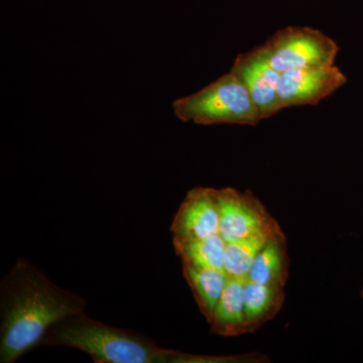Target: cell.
I'll return each instance as SVG.
<instances>
[{
	"label": "cell",
	"mask_w": 363,
	"mask_h": 363,
	"mask_svg": "<svg viewBox=\"0 0 363 363\" xmlns=\"http://www.w3.org/2000/svg\"><path fill=\"white\" fill-rule=\"evenodd\" d=\"M285 300V286L245 281V314L247 333H252L276 316Z\"/></svg>",
	"instance_id": "cell-11"
},
{
	"label": "cell",
	"mask_w": 363,
	"mask_h": 363,
	"mask_svg": "<svg viewBox=\"0 0 363 363\" xmlns=\"http://www.w3.org/2000/svg\"><path fill=\"white\" fill-rule=\"evenodd\" d=\"M279 230L281 227L271 233H262L247 240L227 243L224 255V271L227 276L230 278L247 279L248 272L252 269L255 257L266 245L267 240Z\"/></svg>",
	"instance_id": "cell-13"
},
{
	"label": "cell",
	"mask_w": 363,
	"mask_h": 363,
	"mask_svg": "<svg viewBox=\"0 0 363 363\" xmlns=\"http://www.w3.org/2000/svg\"><path fill=\"white\" fill-rule=\"evenodd\" d=\"M219 227L216 189H192L182 202L172 223L174 245L216 235L219 234Z\"/></svg>",
	"instance_id": "cell-7"
},
{
	"label": "cell",
	"mask_w": 363,
	"mask_h": 363,
	"mask_svg": "<svg viewBox=\"0 0 363 363\" xmlns=\"http://www.w3.org/2000/svg\"><path fill=\"white\" fill-rule=\"evenodd\" d=\"M230 71L247 88L262 119L269 118L283 109L277 92L281 73L269 65L260 47L238 55Z\"/></svg>",
	"instance_id": "cell-8"
},
{
	"label": "cell",
	"mask_w": 363,
	"mask_h": 363,
	"mask_svg": "<svg viewBox=\"0 0 363 363\" xmlns=\"http://www.w3.org/2000/svg\"><path fill=\"white\" fill-rule=\"evenodd\" d=\"M216 198L220 217L219 233L226 243L247 240L279 228L278 222L250 191L216 189Z\"/></svg>",
	"instance_id": "cell-5"
},
{
	"label": "cell",
	"mask_w": 363,
	"mask_h": 363,
	"mask_svg": "<svg viewBox=\"0 0 363 363\" xmlns=\"http://www.w3.org/2000/svg\"><path fill=\"white\" fill-rule=\"evenodd\" d=\"M82 297L60 288L21 257L0 284V362L14 363L40 345L48 331L85 312Z\"/></svg>",
	"instance_id": "cell-1"
},
{
	"label": "cell",
	"mask_w": 363,
	"mask_h": 363,
	"mask_svg": "<svg viewBox=\"0 0 363 363\" xmlns=\"http://www.w3.org/2000/svg\"><path fill=\"white\" fill-rule=\"evenodd\" d=\"M226 245V241L219 233L205 240L191 241L174 247L177 255L181 257L184 264L224 271Z\"/></svg>",
	"instance_id": "cell-14"
},
{
	"label": "cell",
	"mask_w": 363,
	"mask_h": 363,
	"mask_svg": "<svg viewBox=\"0 0 363 363\" xmlns=\"http://www.w3.org/2000/svg\"><path fill=\"white\" fill-rule=\"evenodd\" d=\"M182 266L184 277L194 294L200 311L209 322L229 277L223 269L195 267L184 262H182Z\"/></svg>",
	"instance_id": "cell-12"
},
{
	"label": "cell",
	"mask_w": 363,
	"mask_h": 363,
	"mask_svg": "<svg viewBox=\"0 0 363 363\" xmlns=\"http://www.w3.org/2000/svg\"><path fill=\"white\" fill-rule=\"evenodd\" d=\"M289 278V255L283 231L267 240L248 272V281L264 285L286 286Z\"/></svg>",
	"instance_id": "cell-10"
},
{
	"label": "cell",
	"mask_w": 363,
	"mask_h": 363,
	"mask_svg": "<svg viewBox=\"0 0 363 363\" xmlns=\"http://www.w3.org/2000/svg\"><path fill=\"white\" fill-rule=\"evenodd\" d=\"M260 49L279 73L334 66L339 52L335 40L309 26H286L269 37Z\"/></svg>",
	"instance_id": "cell-4"
},
{
	"label": "cell",
	"mask_w": 363,
	"mask_h": 363,
	"mask_svg": "<svg viewBox=\"0 0 363 363\" xmlns=\"http://www.w3.org/2000/svg\"><path fill=\"white\" fill-rule=\"evenodd\" d=\"M40 345L65 346L87 353L97 363L191 362L192 357L164 350L142 334L74 315L52 327Z\"/></svg>",
	"instance_id": "cell-2"
},
{
	"label": "cell",
	"mask_w": 363,
	"mask_h": 363,
	"mask_svg": "<svg viewBox=\"0 0 363 363\" xmlns=\"http://www.w3.org/2000/svg\"><path fill=\"white\" fill-rule=\"evenodd\" d=\"M173 109L183 123L202 125H257L262 121L247 88L231 71L194 94L179 98Z\"/></svg>",
	"instance_id": "cell-3"
},
{
	"label": "cell",
	"mask_w": 363,
	"mask_h": 363,
	"mask_svg": "<svg viewBox=\"0 0 363 363\" xmlns=\"http://www.w3.org/2000/svg\"><path fill=\"white\" fill-rule=\"evenodd\" d=\"M362 298H363V290H362Z\"/></svg>",
	"instance_id": "cell-15"
},
{
	"label": "cell",
	"mask_w": 363,
	"mask_h": 363,
	"mask_svg": "<svg viewBox=\"0 0 363 363\" xmlns=\"http://www.w3.org/2000/svg\"><path fill=\"white\" fill-rule=\"evenodd\" d=\"M245 279L229 277L211 320L208 322L214 333L224 337L247 334L245 314Z\"/></svg>",
	"instance_id": "cell-9"
},
{
	"label": "cell",
	"mask_w": 363,
	"mask_h": 363,
	"mask_svg": "<svg viewBox=\"0 0 363 363\" xmlns=\"http://www.w3.org/2000/svg\"><path fill=\"white\" fill-rule=\"evenodd\" d=\"M346 82L347 78L338 67L296 69L281 73L277 92L281 108L316 105Z\"/></svg>",
	"instance_id": "cell-6"
}]
</instances>
